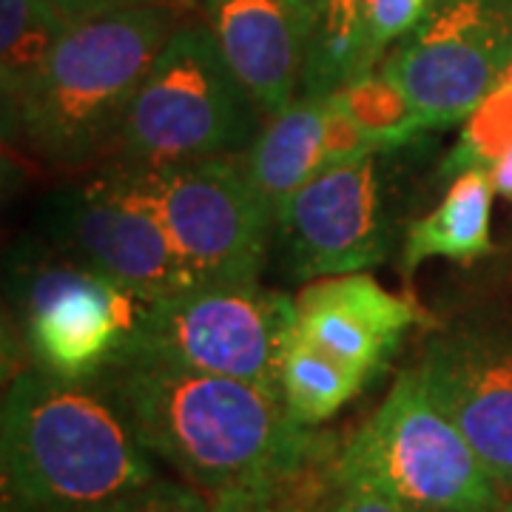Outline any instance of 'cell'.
Instances as JSON below:
<instances>
[{
  "label": "cell",
  "mask_w": 512,
  "mask_h": 512,
  "mask_svg": "<svg viewBox=\"0 0 512 512\" xmlns=\"http://www.w3.org/2000/svg\"><path fill=\"white\" fill-rule=\"evenodd\" d=\"M490 180H493L495 194L501 200H507L512 205V148H507L504 154H498L490 168H487Z\"/></svg>",
  "instance_id": "cell-26"
},
{
  "label": "cell",
  "mask_w": 512,
  "mask_h": 512,
  "mask_svg": "<svg viewBox=\"0 0 512 512\" xmlns=\"http://www.w3.org/2000/svg\"><path fill=\"white\" fill-rule=\"evenodd\" d=\"M103 165L157 214L194 285L259 282L274 214L248 180L242 154L171 165Z\"/></svg>",
  "instance_id": "cell-7"
},
{
  "label": "cell",
  "mask_w": 512,
  "mask_h": 512,
  "mask_svg": "<svg viewBox=\"0 0 512 512\" xmlns=\"http://www.w3.org/2000/svg\"><path fill=\"white\" fill-rule=\"evenodd\" d=\"M507 148H512V66L490 97L461 123L456 146L444 157L439 174L444 180H456L467 171L490 168Z\"/></svg>",
  "instance_id": "cell-21"
},
{
  "label": "cell",
  "mask_w": 512,
  "mask_h": 512,
  "mask_svg": "<svg viewBox=\"0 0 512 512\" xmlns=\"http://www.w3.org/2000/svg\"><path fill=\"white\" fill-rule=\"evenodd\" d=\"M46 222L60 254L146 302L194 288L163 222L109 165L57 191Z\"/></svg>",
  "instance_id": "cell-12"
},
{
  "label": "cell",
  "mask_w": 512,
  "mask_h": 512,
  "mask_svg": "<svg viewBox=\"0 0 512 512\" xmlns=\"http://www.w3.org/2000/svg\"><path fill=\"white\" fill-rule=\"evenodd\" d=\"M3 512H6V510H3Z\"/></svg>",
  "instance_id": "cell-28"
},
{
  "label": "cell",
  "mask_w": 512,
  "mask_h": 512,
  "mask_svg": "<svg viewBox=\"0 0 512 512\" xmlns=\"http://www.w3.org/2000/svg\"><path fill=\"white\" fill-rule=\"evenodd\" d=\"M92 512H211V498L188 481L154 478L151 484Z\"/></svg>",
  "instance_id": "cell-23"
},
{
  "label": "cell",
  "mask_w": 512,
  "mask_h": 512,
  "mask_svg": "<svg viewBox=\"0 0 512 512\" xmlns=\"http://www.w3.org/2000/svg\"><path fill=\"white\" fill-rule=\"evenodd\" d=\"M336 456L276 481L245 484L211 495V512H322L336 487Z\"/></svg>",
  "instance_id": "cell-20"
},
{
  "label": "cell",
  "mask_w": 512,
  "mask_h": 512,
  "mask_svg": "<svg viewBox=\"0 0 512 512\" xmlns=\"http://www.w3.org/2000/svg\"><path fill=\"white\" fill-rule=\"evenodd\" d=\"M495 188L487 168L467 171L450 180L441 202L421 220L407 225L399 268L404 279L419 271L427 259H453L473 265L493 251Z\"/></svg>",
  "instance_id": "cell-16"
},
{
  "label": "cell",
  "mask_w": 512,
  "mask_h": 512,
  "mask_svg": "<svg viewBox=\"0 0 512 512\" xmlns=\"http://www.w3.org/2000/svg\"><path fill=\"white\" fill-rule=\"evenodd\" d=\"M157 458L109 396L40 367L12 376L0 407L6 512H92L151 484Z\"/></svg>",
  "instance_id": "cell-2"
},
{
  "label": "cell",
  "mask_w": 512,
  "mask_h": 512,
  "mask_svg": "<svg viewBox=\"0 0 512 512\" xmlns=\"http://www.w3.org/2000/svg\"><path fill=\"white\" fill-rule=\"evenodd\" d=\"M262 120L211 26L183 23L128 103L109 163L171 165L242 154L265 126Z\"/></svg>",
  "instance_id": "cell-5"
},
{
  "label": "cell",
  "mask_w": 512,
  "mask_h": 512,
  "mask_svg": "<svg viewBox=\"0 0 512 512\" xmlns=\"http://www.w3.org/2000/svg\"><path fill=\"white\" fill-rule=\"evenodd\" d=\"M413 370L476 447L501 495H512V299L476 302L433 322Z\"/></svg>",
  "instance_id": "cell-10"
},
{
  "label": "cell",
  "mask_w": 512,
  "mask_h": 512,
  "mask_svg": "<svg viewBox=\"0 0 512 512\" xmlns=\"http://www.w3.org/2000/svg\"><path fill=\"white\" fill-rule=\"evenodd\" d=\"M143 308V296L63 256L23 279L20 339L40 370L94 382L126 353Z\"/></svg>",
  "instance_id": "cell-11"
},
{
  "label": "cell",
  "mask_w": 512,
  "mask_h": 512,
  "mask_svg": "<svg viewBox=\"0 0 512 512\" xmlns=\"http://www.w3.org/2000/svg\"><path fill=\"white\" fill-rule=\"evenodd\" d=\"M72 23L46 0H0V94L3 114L15 109L57 40Z\"/></svg>",
  "instance_id": "cell-18"
},
{
  "label": "cell",
  "mask_w": 512,
  "mask_h": 512,
  "mask_svg": "<svg viewBox=\"0 0 512 512\" xmlns=\"http://www.w3.org/2000/svg\"><path fill=\"white\" fill-rule=\"evenodd\" d=\"M512 66V0H430L379 72L396 83L427 131L461 126Z\"/></svg>",
  "instance_id": "cell-9"
},
{
  "label": "cell",
  "mask_w": 512,
  "mask_h": 512,
  "mask_svg": "<svg viewBox=\"0 0 512 512\" xmlns=\"http://www.w3.org/2000/svg\"><path fill=\"white\" fill-rule=\"evenodd\" d=\"M291 325L288 293L259 282L194 285L146 302L120 362L188 367L282 396V353Z\"/></svg>",
  "instance_id": "cell-8"
},
{
  "label": "cell",
  "mask_w": 512,
  "mask_h": 512,
  "mask_svg": "<svg viewBox=\"0 0 512 512\" xmlns=\"http://www.w3.org/2000/svg\"><path fill=\"white\" fill-rule=\"evenodd\" d=\"M274 231L293 279L362 274L387 259L393 222L384 208L376 157L333 168L291 194Z\"/></svg>",
  "instance_id": "cell-13"
},
{
  "label": "cell",
  "mask_w": 512,
  "mask_h": 512,
  "mask_svg": "<svg viewBox=\"0 0 512 512\" xmlns=\"http://www.w3.org/2000/svg\"><path fill=\"white\" fill-rule=\"evenodd\" d=\"M436 319L370 274L313 279L293 296L282 353V399L305 427L330 421L382 376L404 336Z\"/></svg>",
  "instance_id": "cell-4"
},
{
  "label": "cell",
  "mask_w": 512,
  "mask_h": 512,
  "mask_svg": "<svg viewBox=\"0 0 512 512\" xmlns=\"http://www.w3.org/2000/svg\"><path fill=\"white\" fill-rule=\"evenodd\" d=\"M330 97L339 103V109L345 111L353 123H359L373 137H379L387 151L407 146L410 140H416L427 131L419 111L407 100V94L396 83H390L379 69L353 80L350 86Z\"/></svg>",
  "instance_id": "cell-19"
},
{
  "label": "cell",
  "mask_w": 512,
  "mask_h": 512,
  "mask_svg": "<svg viewBox=\"0 0 512 512\" xmlns=\"http://www.w3.org/2000/svg\"><path fill=\"white\" fill-rule=\"evenodd\" d=\"M205 23L265 120L296 103L308 52L302 0H205Z\"/></svg>",
  "instance_id": "cell-15"
},
{
  "label": "cell",
  "mask_w": 512,
  "mask_h": 512,
  "mask_svg": "<svg viewBox=\"0 0 512 512\" xmlns=\"http://www.w3.org/2000/svg\"><path fill=\"white\" fill-rule=\"evenodd\" d=\"M322 512H419L407 504H399L393 498H384L370 490H356V487H333L328 504Z\"/></svg>",
  "instance_id": "cell-25"
},
{
  "label": "cell",
  "mask_w": 512,
  "mask_h": 512,
  "mask_svg": "<svg viewBox=\"0 0 512 512\" xmlns=\"http://www.w3.org/2000/svg\"><path fill=\"white\" fill-rule=\"evenodd\" d=\"M430 0H365L367 52L379 69L390 46L407 37L427 15Z\"/></svg>",
  "instance_id": "cell-22"
},
{
  "label": "cell",
  "mask_w": 512,
  "mask_h": 512,
  "mask_svg": "<svg viewBox=\"0 0 512 512\" xmlns=\"http://www.w3.org/2000/svg\"><path fill=\"white\" fill-rule=\"evenodd\" d=\"M379 151L387 146L353 123L333 97H296L288 109L265 120L254 143L242 151V165L276 217L302 185L339 165L376 157Z\"/></svg>",
  "instance_id": "cell-14"
},
{
  "label": "cell",
  "mask_w": 512,
  "mask_h": 512,
  "mask_svg": "<svg viewBox=\"0 0 512 512\" xmlns=\"http://www.w3.org/2000/svg\"><path fill=\"white\" fill-rule=\"evenodd\" d=\"M501 512H512V495L504 498V504H501Z\"/></svg>",
  "instance_id": "cell-27"
},
{
  "label": "cell",
  "mask_w": 512,
  "mask_h": 512,
  "mask_svg": "<svg viewBox=\"0 0 512 512\" xmlns=\"http://www.w3.org/2000/svg\"><path fill=\"white\" fill-rule=\"evenodd\" d=\"M308 15V52L299 97H330L376 72L367 52L365 0H302Z\"/></svg>",
  "instance_id": "cell-17"
},
{
  "label": "cell",
  "mask_w": 512,
  "mask_h": 512,
  "mask_svg": "<svg viewBox=\"0 0 512 512\" xmlns=\"http://www.w3.org/2000/svg\"><path fill=\"white\" fill-rule=\"evenodd\" d=\"M174 29V6L123 9L72 23L15 109L3 114L6 134L55 168L103 160Z\"/></svg>",
  "instance_id": "cell-3"
},
{
  "label": "cell",
  "mask_w": 512,
  "mask_h": 512,
  "mask_svg": "<svg viewBox=\"0 0 512 512\" xmlns=\"http://www.w3.org/2000/svg\"><path fill=\"white\" fill-rule=\"evenodd\" d=\"M333 478L419 512H501L504 504L476 447L413 367L336 453Z\"/></svg>",
  "instance_id": "cell-6"
},
{
  "label": "cell",
  "mask_w": 512,
  "mask_h": 512,
  "mask_svg": "<svg viewBox=\"0 0 512 512\" xmlns=\"http://www.w3.org/2000/svg\"><path fill=\"white\" fill-rule=\"evenodd\" d=\"M60 18L69 23L77 20L123 12V9H146V6H174V0H46Z\"/></svg>",
  "instance_id": "cell-24"
},
{
  "label": "cell",
  "mask_w": 512,
  "mask_h": 512,
  "mask_svg": "<svg viewBox=\"0 0 512 512\" xmlns=\"http://www.w3.org/2000/svg\"><path fill=\"white\" fill-rule=\"evenodd\" d=\"M92 384L151 456L208 498L296 476L336 456L325 436L293 419L282 396L251 382L126 359Z\"/></svg>",
  "instance_id": "cell-1"
}]
</instances>
